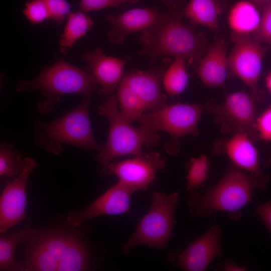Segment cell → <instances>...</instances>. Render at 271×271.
<instances>
[{
    "instance_id": "6da1fadb",
    "label": "cell",
    "mask_w": 271,
    "mask_h": 271,
    "mask_svg": "<svg viewBox=\"0 0 271 271\" xmlns=\"http://www.w3.org/2000/svg\"><path fill=\"white\" fill-rule=\"evenodd\" d=\"M183 11L169 9L161 12L154 23L142 31L139 40L143 49L140 54L151 64L162 57L182 58L198 62L209 46L204 33L183 22Z\"/></svg>"
},
{
    "instance_id": "7a4b0ae2",
    "label": "cell",
    "mask_w": 271,
    "mask_h": 271,
    "mask_svg": "<svg viewBox=\"0 0 271 271\" xmlns=\"http://www.w3.org/2000/svg\"><path fill=\"white\" fill-rule=\"evenodd\" d=\"M269 176L255 175L233 164L223 177L203 193L191 191L188 199L189 211L193 217L208 218L217 212H224L232 218L242 216V209L252 201L256 189L265 190Z\"/></svg>"
},
{
    "instance_id": "3957f363",
    "label": "cell",
    "mask_w": 271,
    "mask_h": 271,
    "mask_svg": "<svg viewBox=\"0 0 271 271\" xmlns=\"http://www.w3.org/2000/svg\"><path fill=\"white\" fill-rule=\"evenodd\" d=\"M23 271H81L91 268V256L83 241L60 231L37 230L26 243Z\"/></svg>"
},
{
    "instance_id": "277c9868",
    "label": "cell",
    "mask_w": 271,
    "mask_h": 271,
    "mask_svg": "<svg viewBox=\"0 0 271 271\" xmlns=\"http://www.w3.org/2000/svg\"><path fill=\"white\" fill-rule=\"evenodd\" d=\"M98 82L91 71L81 69L60 59L42 71L34 79L21 80L16 86L20 92H39L43 98L37 104L42 114L51 112L62 96L72 93L91 95Z\"/></svg>"
},
{
    "instance_id": "5b68a950",
    "label": "cell",
    "mask_w": 271,
    "mask_h": 271,
    "mask_svg": "<svg viewBox=\"0 0 271 271\" xmlns=\"http://www.w3.org/2000/svg\"><path fill=\"white\" fill-rule=\"evenodd\" d=\"M91 95L85 96L76 107L55 120L47 123L35 122L36 146L53 155L60 154L65 145L100 152L102 147L94 137L89 117Z\"/></svg>"
},
{
    "instance_id": "8992f818",
    "label": "cell",
    "mask_w": 271,
    "mask_h": 271,
    "mask_svg": "<svg viewBox=\"0 0 271 271\" xmlns=\"http://www.w3.org/2000/svg\"><path fill=\"white\" fill-rule=\"evenodd\" d=\"M98 114L105 117L109 124L105 144L98 152L97 161L105 166L117 158L137 155L143 153V148L157 146L161 138L157 132L140 125L132 126L118 108L117 97L111 94L98 107Z\"/></svg>"
},
{
    "instance_id": "52a82bcc",
    "label": "cell",
    "mask_w": 271,
    "mask_h": 271,
    "mask_svg": "<svg viewBox=\"0 0 271 271\" xmlns=\"http://www.w3.org/2000/svg\"><path fill=\"white\" fill-rule=\"evenodd\" d=\"M181 196L177 192L167 195L154 191L149 211L140 220L136 229L122 246L124 254L138 245L164 250L176 223L175 211Z\"/></svg>"
},
{
    "instance_id": "ba28073f",
    "label": "cell",
    "mask_w": 271,
    "mask_h": 271,
    "mask_svg": "<svg viewBox=\"0 0 271 271\" xmlns=\"http://www.w3.org/2000/svg\"><path fill=\"white\" fill-rule=\"evenodd\" d=\"M258 103L251 93L238 91L227 94L222 103L211 100L204 106L214 115V120L221 132L246 133L256 142L259 140L256 129Z\"/></svg>"
},
{
    "instance_id": "9c48e42d",
    "label": "cell",
    "mask_w": 271,
    "mask_h": 271,
    "mask_svg": "<svg viewBox=\"0 0 271 271\" xmlns=\"http://www.w3.org/2000/svg\"><path fill=\"white\" fill-rule=\"evenodd\" d=\"M205 110L202 104H167L157 111L144 112L137 121L154 132L164 131L178 140L198 135L199 122Z\"/></svg>"
},
{
    "instance_id": "30bf717a",
    "label": "cell",
    "mask_w": 271,
    "mask_h": 271,
    "mask_svg": "<svg viewBox=\"0 0 271 271\" xmlns=\"http://www.w3.org/2000/svg\"><path fill=\"white\" fill-rule=\"evenodd\" d=\"M233 48L228 56V70L250 89L259 103L264 94L258 87L263 60L269 47L254 40L251 35L232 34Z\"/></svg>"
},
{
    "instance_id": "8fae6325",
    "label": "cell",
    "mask_w": 271,
    "mask_h": 271,
    "mask_svg": "<svg viewBox=\"0 0 271 271\" xmlns=\"http://www.w3.org/2000/svg\"><path fill=\"white\" fill-rule=\"evenodd\" d=\"M165 166L166 159L159 152H143L132 158L110 162L104 166L101 176L114 175L136 192L146 191Z\"/></svg>"
},
{
    "instance_id": "7c38bea8",
    "label": "cell",
    "mask_w": 271,
    "mask_h": 271,
    "mask_svg": "<svg viewBox=\"0 0 271 271\" xmlns=\"http://www.w3.org/2000/svg\"><path fill=\"white\" fill-rule=\"evenodd\" d=\"M222 230L213 225L207 232L190 243L181 252H170L168 260L176 267L186 271H204L214 258L222 257Z\"/></svg>"
},
{
    "instance_id": "4fadbf2b",
    "label": "cell",
    "mask_w": 271,
    "mask_h": 271,
    "mask_svg": "<svg viewBox=\"0 0 271 271\" xmlns=\"http://www.w3.org/2000/svg\"><path fill=\"white\" fill-rule=\"evenodd\" d=\"M25 165L12 180L7 181L0 197V233H6L26 218L27 184L37 166L31 158H25Z\"/></svg>"
},
{
    "instance_id": "5bb4252c",
    "label": "cell",
    "mask_w": 271,
    "mask_h": 271,
    "mask_svg": "<svg viewBox=\"0 0 271 271\" xmlns=\"http://www.w3.org/2000/svg\"><path fill=\"white\" fill-rule=\"evenodd\" d=\"M136 191L118 181L86 208L68 214L67 222L78 227L101 215H117L130 212V200Z\"/></svg>"
},
{
    "instance_id": "9a60e30c",
    "label": "cell",
    "mask_w": 271,
    "mask_h": 271,
    "mask_svg": "<svg viewBox=\"0 0 271 271\" xmlns=\"http://www.w3.org/2000/svg\"><path fill=\"white\" fill-rule=\"evenodd\" d=\"M165 64L147 70H132L122 77L138 95L148 112L157 111L167 104V95L161 91Z\"/></svg>"
},
{
    "instance_id": "2e32d148",
    "label": "cell",
    "mask_w": 271,
    "mask_h": 271,
    "mask_svg": "<svg viewBox=\"0 0 271 271\" xmlns=\"http://www.w3.org/2000/svg\"><path fill=\"white\" fill-rule=\"evenodd\" d=\"M160 13L157 7H153L132 9L115 16L108 15L106 19L111 27L107 37L112 44L122 45L128 35L143 31L151 26Z\"/></svg>"
},
{
    "instance_id": "e0dca14e",
    "label": "cell",
    "mask_w": 271,
    "mask_h": 271,
    "mask_svg": "<svg viewBox=\"0 0 271 271\" xmlns=\"http://www.w3.org/2000/svg\"><path fill=\"white\" fill-rule=\"evenodd\" d=\"M82 59L88 64L97 80L100 95L108 96L116 90L123 75L126 61L105 55L100 47L87 51Z\"/></svg>"
},
{
    "instance_id": "ac0fdd59",
    "label": "cell",
    "mask_w": 271,
    "mask_h": 271,
    "mask_svg": "<svg viewBox=\"0 0 271 271\" xmlns=\"http://www.w3.org/2000/svg\"><path fill=\"white\" fill-rule=\"evenodd\" d=\"M228 70L227 42L216 38L198 62L197 74L203 84L208 88L223 87Z\"/></svg>"
},
{
    "instance_id": "d6986e66",
    "label": "cell",
    "mask_w": 271,
    "mask_h": 271,
    "mask_svg": "<svg viewBox=\"0 0 271 271\" xmlns=\"http://www.w3.org/2000/svg\"><path fill=\"white\" fill-rule=\"evenodd\" d=\"M246 133L236 132L224 143L222 152L232 164L255 175L263 173L261 169L257 149Z\"/></svg>"
},
{
    "instance_id": "ffe728a7",
    "label": "cell",
    "mask_w": 271,
    "mask_h": 271,
    "mask_svg": "<svg viewBox=\"0 0 271 271\" xmlns=\"http://www.w3.org/2000/svg\"><path fill=\"white\" fill-rule=\"evenodd\" d=\"M260 18L258 9L253 3L240 1L231 8L227 20L232 34L251 35L258 28Z\"/></svg>"
},
{
    "instance_id": "44dd1931",
    "label": "cell",
    "mask_w": 271,
    "mask_h": 271,
    "mask_svg": "<svg viewBox=\"0 0 271 271\" xmlns=\"http://www.w3.org/2000/svg\"><path fill=\"white\" fill-rule=\"evenodd\" d=\"M223 8L222 0H190L183 14L193 23L215 30L219 27Z\"/></svg>"
},
{
    "instance_id": "7402d4cb",
    "label": "cell",
    "mask_w": 271,
    "mask_h": 271,
    "mask_svg": "<svg viewBox=\"0 0 271 271\" xmlns=\"http://www.w3.org/2000/svg\"><path fill=\"white\" fill-rule=\"evenodd\" d=\"M37 230L26 229L0 237L1 270L23 271L21 261L14 259L16 246L21 243H26Z\"/></svg>"
},
{
    "instance_id": "603a6c76",
    "label": "cell",
    "mask_w": 271,
    "mask_h": 271,
    "mask_svg": "<svg viewBox=\"0 0 271 271\" xmlns=\"http://www.w3.org/2000/svg\"><path fill=\"white\" fill-rule=\"evenodd\" d=\"M93 25L92 19L86 14L80 10L71 12L67 17L64 31L60 38L61 52L66 55L74 43L91 29Z\"/></svg>"
},
{
    "instance_id": "cb8c5ba5",
    "label": "cell",
    "mask_w": 271,
    "mask_h": 271,
    "mask_svg": "<svg viewBox=\"0 0 271 271\" xmlns=\"http://www.w3.org/2000/svg\"><path fill=\"white\" fill-rule=\"evenodd\" d=\"M186 61L184 58H175L164 73L162 85L166 94L170 97L180 95L189 84Z\"/></svg>"
},
{
    "instance_id": "d4e9b609",
    "label": "cell",
    "mask_w": 271,
    "mask_h": 271,
    "mask_svg": "<svg viewBox=\"0 0 271 271\" xmlns=\"http://www.w3.org/2000/svg\"><path fill=\"white\" fill-rule=\"evenodd\" d=\"M120 112L128 122L137 121L146 108L138 95L123 79L116 89Z\"/></svg>"
},
{
    "instance_id": "484cf974",
    "label": "cell",
    "mask_w": 271,
    "mask_h": 271,
    "mask_svg": "<svg viewBox=\"0 0 271 271\" xmlns=\"http://www.w3.org/2000/svg\"><path fill=\"white\" fill-rule=\"evenodd\" d=\"M25 160L22 159L18 151L6 142L1 144L0 176L2 177H15L23 169Z\"/></svg>"
},
{
    "instance_id": "4316f807",
    "label": "cell",
    "mask_w": 271,
    "mask_h": 271,
    "mask_svg": "<svg viewBox=\"0 0 271 271\" xmlns=\"http://www.w3.org/2000/svg\"><path fill=\"white\" fill-rule=\"evenodd\" d=\"M186 166L187 190L191 192L203 187L209 179L210 165L207 157L202 154L197 158H192Z\"/></svg>"
},
{
    "instance_id": "83f0119b",
    "label": "cell",
    "mask_w": 271,
    "mask_h": 271,
    "mask_svg": "<svg viewBox=\"0 0 271 271\" xmlns=\"http://www.w3.org/2000/svg\"><path fill=\"white\" fill-rule=\"evenodd\" d=\"M261 18L257 30L251 35L256 41L271 49V2L261 9Z\"/></svg>"
},
{
    "instance_id": "f1b7e54d",
    "label": "cell",
    "mask_w": 271,
    "mask_h": 271,
    "mask_svg": "<svg viewBox=\"0 0 271 271\" xmlns=\"http://www.w3.org/2000/svg\"><path fill=\"white\" fill-rule=\"evenodd\" d=\"M23 13L33 25H38L50 20L48 9L43 0H28Z\"/></svg>"
},
{
    "instance_id": "f546056e",
    "label": "cell",
    "mask_w": 271,
    "mask_h": 271,
    "mask_svg": "<svg viewBox=\"0 0 271 271\" xmlns=\"http://www.w3.org/2000/svg\"><path fill=\"white\" fill-rule=\"evenodd\" d=\"M50 14V20L59 24L71 13V5L66 0H43Z\"/></svg>"
},
{
    "instance_id": "4dcf8cb0",
    "label": "cell",
    "mask_w": 271,
    "mask_h": 271,
    "mask_svg": "<svg viewBox=\"0 0 271 271\" xmlns=\"http://www.w3.org/2000/svg\"><path fill=\"white\" fill-rule=\"evenodd\" d=\"M122 3L121 0H80L79 10L87 14L107 8L116 7Z\"/></svg>"
},
{
    "instance_id": "1f68e13d",
    "label": "cell",
    "mask_w": 271,
    "mask_h": 271,
    "mask_svg": "<svg viewBox=\"0 0 271 271\" xmlns=\"http://www.w3.org/2000/svg\"><path fill=\"white\" fill-rule=\"evenodd\" d=\"M256 129L259 139L266 142L271 140V107L257 118Z\"/></svg>"
},
{
    "instance_id": "d6a6232c",
    "label": "cell",
    "mask_w": 271,
    "mask_h": 271,
    "mask_svg": "<svg viewBox=\"0 0 271 271\" xmlns=\"http://www.w3.org/2000/svg\"><path fill=\"white\" fill-rule=\"evenodd\" d=\"M255 213L263 221L268 231L271 234V199L264 203L258 205Z\"/></svg>"
},
{
    "instance_id": "836d02e7",
    "label": "cell",
    "mask_w": 271,
    "mask_h": 271,
    "mask_svg": "<svg viewBox=\"0 0 271 271\" xmlns=\"http://www.w3.org/2000/svg\"><path fill=\"white\" fill-rule=\"evenodd\" d=\"M221 269L225 271H244L246 268L237 265L231 261H226L222 264Z\"/></svg>"
},
{
    "instance_id": "e575fe53",
    "label": "cell",
    "mask_w": 271,
    "mask_h": 271,
    "mask_svg": "<svg viewBox=\"0 0 271 271\" xmlns=\"http://www.w3.org/2000/svg\"><path fill=\"white\" fill-rule=\"evenodd\" d=\"M164 5L169 9L179 8L181 0H160Z\"/></svg>"
},
{
    "instance_id": "d590c367",
    "label": "cell",
    "mask_w": 271,
    "mask_h": 271,
    "mask_svg": "<svg viewBox=\"0 0 271 271\" xmlns=\"http://www.w3.org/2000/svg\"><path fill=\"white\" fill-rule=\"evenodd\" d=\"M257 8L261 10V9L266 5L271 2V0H250Z\"/></svg>"
},
{
    "instance_id": "8d00e7d4",
    "label": "cell",
    "mask_w": 271,
    "mask_h": 271,
    "mask_svg": "<svg viewBox=\"0 0 271 271\" xmlns=\"http://www.w3.org/2000/svg\"><path fill=\"white\" fill-rule=\"evenodd\" d=\"M265 84L267 88L271 94V71L268 72L266 76Z\"/></svg>"
},
{
    "instance_id": "74e56055",
    "label": "cell",
    "mask_w": 271,
    "mask_h": 271,
    "mask_svg": "<svg viewBox=\"0 0 271 271\" xmlns=\"http://www.w3.org/2000/svg\"><path fill=\"white\" fill-rule=\"evenodd\" d=\"M267 165H271V157H270V158H269V159L268 160V161L267 162Z\"/></svg>"
},
{
    "instance_id": "f35d334b",
    "label": "cell",
    "mask_w": 271,
    "mask_h": 271,
    "mask_svg": "<svg viewBox=\"0 0 271 271\" xmlns=\"http://www.w3.org/2000/svg\"><path fill=\"white\" fill-rule=\"evenodd\" d=\"M122 1H123V2H130V1H134L135 0H121Z\"/></svg>"
}]
</instances>
